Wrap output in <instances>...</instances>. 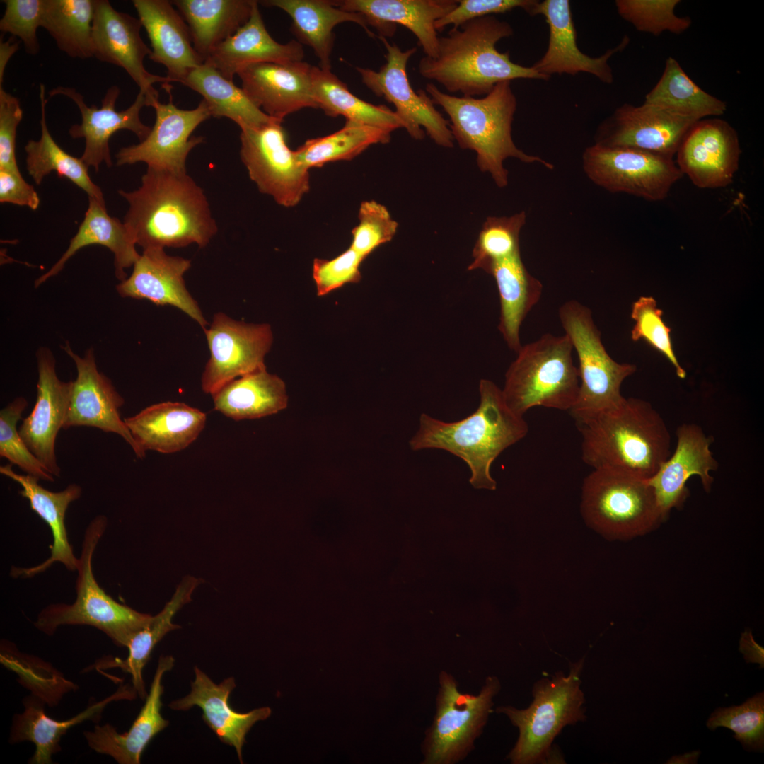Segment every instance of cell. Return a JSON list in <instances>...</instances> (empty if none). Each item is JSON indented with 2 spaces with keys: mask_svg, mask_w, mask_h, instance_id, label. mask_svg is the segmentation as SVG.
<instances>
[{
  "mask_svg": "<svg viewBox=\"0 0 764 764\" xmlns=\"http://www.w3.org/2000/svg\"><path fill=\"white\" fill-rule=\"evenodd\" d=\"M425 90L434 104L441 106L448 115L454 140L461 149L475 152L478 168L490 173L498 187H504L508 183V171L504 166L508 158L526 163H539L548 169L554 168L551 163L527 154L514 144L511 125L517 100L511 81L498 83L480 98L446 93L432 83H428Z\"/></svg>",
  "mask_w": 764,
  "mask_h": 764,
  "instance_id": "cell-5",
  "label": "cell"
},
{
  "mask_svg": "<svg viewBox=\"0 0 764 764\" xmlns=\"http://www.w3.org/2000/svg\"><path fill=\"white\" fill-rule=\"evenodd\" d=\"M644 103L694 122L721 116L727 110L724 101L698 86L672 57L666 60L659 80Z\"/></svg>",
  "mask_w": 764,
  "mask_h": 764,
  "instance_id": "cell-42",
  "label": "cell"
},
{
  "mask_svg": "<svg viewBox=\"0 0 764 764\" xmlns=\"http://www.w3.org/2000/svg\"><path fill=\"white\" fill-rule=\"evenodd\" d=\"M22 117L19 100L0 86V170L21 173L16 157V137Z\"/></svg>",
  "mask_w": 764,
  "mask_h": 764,
  "instance_id": "cell-56",
  "label": "cell"
},
{
  "mask_svg": "<svg viewBox=\"0 0 764 764\" xmlns=\"http://www.w3.org/2000/svg\"><path fill=\"white\" fill-rule=\"evenodd\" d=\"M202 581V579L192 576L183 578L163 608L156 615H151L146 625L131 638L127 646L129 650L127 658L124 660L111 658L100 661L96 665L97 669L120 668L129 673L134 689L141 700L145 699L147 693L143 679V669L149 661L155 646L168 632L181 627L173 623L172 620L183 606L191 601L192 593Z\"/></svg>",
  "mask_w": 764,
  "mask_h": 764,
  "instance_id": "cell-40",
  "label": "cell"
},
{
  "mask_svg": "<svg viewBox=\"0 0 764 764\" xmlns=\"http://www.w3.org/2000/svg\"><path fill=\"white\" fill-rule=\"evenodd\" d=\"M267 6L279 8L291 18V30L298 42L310 46L319 59L320 68L330 70V55L334 45V28L344 22L361 26L374 37L366 18L357 12L347 11L329 0H267L260 1Z\"/></svg>",
  "mask_w": 764,
  "mask_h": 764,
  "instance_id": "cell-37",
  "label": "cell"
},
{
  "mask_svg": "<svg viewBox=\"0 0 764 764\" xmlns=\"http://www.w3.org/2000/svg\"><path fill=\"white\" fill-rule=\"evenodd\" d=\"M312 84L318 108L328 116H343L346 121L378 127L390 133L403 128L395 111L386 105H376L359 98L330 70L313 66Z\"/></svg>",
  "mask_w": 764,
  "mask_h": 764,
  "instance_id": "cell-44",
  "label": "cell"
},
{
  "mask_svg": "<svg viewBox=\"0 0 764 764\" xmlns=\"http://www.w3.org/2000/svg\"><path fill=\"white\" fill-rule=\"evenodd\" d=\"M386 49V62L378 71L357 67L362 83L374 94L383 97L393 104L395 112L400 119L403 128L416 140L422 139L426 133L440 146H453V137L449 122L436 109L431 98L423 89L415 92L410 85L407 66L410 58L417 48L413 47L402 51L395 43L390 44L386 37L378 36Z\"/></svg>",
  "mask_w": 764,
  "mask_h": 764,
  "instance_id": "cell-13",
  "label": "cell"
},
{
  "mask_svg": "<svg viewBox=\"0 0 764 764\" xmlns=\"http://www.w3.org/2000/svg\"><path fill=\"white\" fill-rule=\"evenodd\" d=\"M336 6L362 14L379 36L392 37L397 24L411 31L427 57L437 56L439 36L436 21L457 6V0H342Z\"/></svg>",
  "mask_w": 764,
  "mask_h": 764,
  "instance_id": "cell-28",
  "label": "cell"
},
{
  "mask_svg": "<svg viewBox=\"0 0 764 764\" xmlns=\"http://www.w3.org/2000/svg\"><path fill=\"white\" fill-rule=\"evenodd\" d=\"M663 311L657 308L652 296H640L632 306L631 318L635 323L631 330V339L635 342L643 340L661 353L676 370L680 378L686 377V371L679 364L673 352L671 328L662 320Z\"/></svg>",
  "mask_w": 764,
  "mask_h": 764,
  "instance_id": "cell-51",
  "label": "cell"
},
{
  "mask_svg": "<svg viewBox=\"0 0 764 764\" xmlns=\"http://www.w3.org/2000/svg\"><path fill=\"white\" fill-rule=\"evenodd\" d=\"M581 511L591 528L612 540L644 535L665 520L648 478L612 469L585 478Z\"/></svg>",
  "mask_w": 764,
  "mask_h": 764,
  "instance_id": "cell-9",
  "label": "cell"
},
{
  "mask_svg": "<svg viewBox=\"0 0 764 764\" xmlns=\"http://www.w3.org/2000/svg\"><path fill=\"white\" fill-rule=\"evenodd\" d=\"M390 134L378 127L346 121L340 130L308 139L295 152L309 170L330 162L352 160L371 145L388 143Z\"/></svg>",
  "mask_w": 764,
  "mask_h": 764,
  "instance_id": "cell-46",
  "label": "cell"
},
{
  "mask_svg": "<svg viewBox=\"0 0 764 764\" xmlns=\"http://www.w3.org/2000/svg\"><path fill=\"white\" fill-rule=\"evenodd\" d=\"M204 60L249 20L255 0H174Z\"/></svg>",
  "mask_w": 764,
  "mask_h": 764,
  "instance_id": "cell-38",
  "label": "cell"
},
{
  "mask_svg": "<svg viewBox=\"0 0 764 764\" xmlns=\"http://www.w3.org/2000/svg\"><path fill=\"white\" fill-rule=\"evenodd\" d=\"M132 4L150 40L149 58L166 68L172 82L180 83L204 63L194 48L186 22L171 1L133 0Z\"/></svg>",
  "mask_w": 764,
  "mask_h": 764,
  "instance_id": "cell-29",
  "label": "cell"
},
{
  "mask_svg": "<svg viewBox=\"0 0 764 764\" xmlns=\"http://www.w3.org/2000/svg\"><path fill=\"white\" fill-rule=\"evenodd\" d=\"M436 700V714L422 743L424 764H452L475 748L500 690L496 676H489L478 695L462 693L452 675L442 671Z\"/></svg>",
  "mask_w": 764,
  "mask_h": 764,
  "instance_id": "cell-11",
  "label": "cell"
},
{
  "mask_svg": "<svg viewBox=\"0 0 764 764\" xmlns=\"http://www.w3.org/2000/svg\"><path fill=\"white\" fill-rule=\"evenodd\" d=\"M212 396L214 410L236 421L272 415L288 405L284 382L266 368L231 381Z\"/></svg>",
  "mask_w": 764,
  "mask_h": 764,
  "instance_id": "cell-39",
  "label": "cell"
},
{
  "mask_svg": "<svg viewBox=\"0 0 764 764\" xmlns=\"http://www.w3.org/2000/svg\"><path fill=\"white\" fill-rule=\"evenodd\" d=\"M206 414L180 402H161L124 419L134 441L146 453L182 451L195 441L205 427Z\"/></svg>",
  "mask_w": 764,
  "mask_h": 764,
  "instance_id": "cell-33",
  "label": "cell"
},
{
  "mask_svg": "<svg viewBox=\"0 0 764 764\" xmlns=\"http://www.w3.org/2000/svg\"><path fill=\"white\" fill-rule=\"evenodd\" d=\"M93 244L105 246L114 254L115 274L120 281L127 278L125 270L134 265L140 256L136 250L135 239L124 222L110 216L105 204L88 197L84 219L70 240L66 250L47 272L35 280V286L56 276L76 252Z\"/></svg>",
  "mask_w": 764,
  "mask_h": 764,
  "instance_id": "cell-36",
  "label": "cell"
},
{
  "mask_svg": "<svg viewBox=\"0 0 764 764\" xmlns=\"http://www.w3.org/2000/svg\"><path fill=\"white\" fill-rule=\"evenodd\" d=\"M741 154L739 135L728 122L702 119L683 137L676 154V165L697 187L721 188L732 183Z\"/></svg>",
  "mask_w": 764,
  "mask_h": 764,
  "instance_id": "cell-18",
  "label": "cell"
},
{
  "mask_svg": "<svg viewBox=\"0 0 764 764\" xmlns=\"http://www.w3.org/2000/svg\"><path fill=\"white\" fill-rule=\"evenodd\" d=\"M191 261L170 256L163 248L143 250L133 265L131 275L116 286L122 297L146 299L157 306L179 308L197 322L204 331L208 323L197 303L187 291L183 276Z\"/></svg>",
  "mask_w": 764,
  "mask_h": 764,
  "instance_id": "cell-24",
  "label": "cell"
},
{
  "mask_svg": "<svg viewBox=\"0 0 764 764\" xmlns=\"http://www.w3.org/2000/svg\"><path fill=\"white\" fill-rule=\"evenodd\" d=\"M558 314L579 360V394L569 410L577 425L621 404L625 398L620 392L621 385L637 367L619 363L609 355L586 306L569 300L560 306Z\"/></svg>",
  "mask_w": 764,
  "mask_h": 764,
  "instance_id": "cell-10",
  "label": "cell"
},
{
  "mask_svg": "<svg viewBox=\"0 0 764 764\" xmlns=\"http://www.w3.org/2000/svg\"><path fill=\"white\" fill-rule=\"evenodd\" d=\"M582 167L596 185L650 202L666 198L683 176L673 158L642 150L594 144L582 154Z\"/></svg>",
  "mask_w": 764,
  "mask_h": 764,
  "instance_id": "cell-12",
  "label": "cell"
},
{
  "mask_svg": "<svg viewBox=\"0 0 764 764\" xmlns=\"http://www.w3.org/2000/svg\"><path fill=\"white\" fill-rule=\"evenodd\" d=\"M528 13L542 15L549 28V40L543 56L531 67L548 80L553 74L576 75L580 72L590 74L601 82L613 83V70L608 64L610 58L623 50L629 44L625 35L620 42L608 50L598 57H591L583 53L577 44V32L572 18L569 0L535 1Z\"/></svg>",
  "mask_w": 764,
  "mask_h": 764,
  "instance_id": "cell-21",
  "label": "cell"
},
{
  "mask_svg": "<svg viewBox=\"0 0 764 764\" xmlns=\"http://www.w3.org/2000/svg\"><path fill=\"white\" fill-rule=\"evenodd\" d=\"M107 523L106 517L99 515L88 524L78 558L76 599L71 604L54 603L42 609L34 623L40 631L52 635L62 625H89L104 632L117 646L127 647L150 620L151 615L114 600L94 577L93 554Z\"/></svg>",
  "mask_w": 764,
  "mask_h": 764,
  "instance_id": "cell-7",
  "label": "cell"
},
{
  "mask_svg": "<svg viewBox=\"0 0 764 764\" xmlns=\"http://www.w3.org/2000/svg\"><path fill=\"white\" fill-rule=\"evenodd\" d=\"M204 332L210 352L201 378L205 393L212 395L231 381L266 368L273 341L269 324L247 323L218 312Z\"/></svg>",
  "mask_w": 764,
  "mask_h": 764,
  "instance_id": "cell-15",
  "label": "cell"
},
{
  "mask_svg": "<svg viewBox=\"0 0 764 764\" xmlns=\"http://www.w3.org/2000/svg\"><path fill=\"white\" fill-rule=\"evenodd\" d=\"M303 57L299 42L291 40L281 44L271 37L263 22L258 1H255L248 22L218 45L204 62L233 81L241 69L250 64L301 62Z\"/></svg>",
  "mask_w": 764,
  "mask_h": 764,
  "instance_id": "cell-34",
  "label": "cell"
},
{
  "mask_svg": "<svg viewBox=\"0 0 764 764\" xmlns=\"http://www.w3.org/2000/svg\"><path fill=\"white\" fill-rule=\"evenodd\" d=\"M695 122L644 103L638 106L625 103L600 124L595 143L629 147L673 158L683 137Z\"/></svg>",
  "mask_w": 764,
  "mask_h": 764,
  "instance_id": "cell-22",
  "label": "cell"
},
{
  "mask_svg": "<svg viewBox=\"0 0 764 764\" xmlns=\"http://www.w3.org/2000/svg\"><path fill=\"white\" fill-rule=\"evenodd\" d=\"M6 6L0 30L18 37L26 52L35 55L40 50L37 30L41 27L45 0H4Z\"/></svg>",
  "mask_w": 764,
  "mask_h": 764,
  "instance_id": "cell-53",
  "label": "cell"
},
{
  "mask_svg": "<svg viewBox=\"0 0 764 764\" xmlns=\"http://www.w3.org/2000/svg\"><path fill=\"white\" fill-rule=\"evenodd\" d=\"M282 122L242 129L240 156L261 192L272 196L279 205L292 207L308 192L310 175L295 151L288 146Z\"/></svg>",
  "mask_w": 764,
  "mask_h": 764,
  "instance_id": "cell-14",
  "label": "cell"
},
{
  "mask_svg": "<svg viewBox=\"0 0 764 764\" xmlns=\"http://www.w3.org/2000/svg\"><path fill=\"white\" fill-rule=\"evenodd\" d=\"M151 107L156 120L149 135L137 144L123 147L115 154L117 166L144 162L148 168L174 173H186V159L191 150L203 143L202 137L192 136L195 129L212 117L202 99L192 110L178 108L171 100L158 99Z\"/></svg>",
  "mask_w": 764,
  "mask_h": 764,
  "instance_id": "cell-16",
  "label": "cell"
},
{
  "mask_svg": "<svg viewBox=\"0 0 764 764\" xmlns=\"http://www.w3.org/2000/svg\"><path fill=\"white\" fill-rule=\"evenodd\" d=\"M483 270L494 277L497 286L500 301L498 329L509 349L517 352L522 346L520 328L540 301L543 284L526 269L520 250L491 262Z\"/></svg>",
  "mask_w": 764,
  "mask_h": 764,
  "instance_id": "cell-35",
  "label": "cell"
},
{
  "mask_svg": "<svg viewBox=\"0 0 764 764\" xmlns=\"http://www.w3.org/2000/svg\"><path fill=\"white\" fill-rule=\"evenodd\" d=\"M94 0H45L41 27L73 58L93 57Z\"/></svg>",
  "mask_w": 764,
  "mask_h": 764,
  "instance_id": "cell-45",
  "label": "cell"
},
{
  "mask_svg": "<svg viewBox=\"0 0 764 764\" xmlns=\"http://www.w3.org/2000/svg\"><path fill=\"white\" fill-rule=\"evenodd\" d=\"M680 0H617L619 16L639 32L655 36L668 31L681 34L691 25L690 17L678 16L675 8Z\"/></svg>",
  "mask_w": 764,
  "mask_h": 764,
  "instance_id": "cell-48",
  "label": "cell"
},
{
  "mask_svg": "<svg viewBox=\"0 0 764 764\" xmlns=\"http://www.w3.org/2000/svg\"><path fill=\"white\" fill-rule=\"evenodd\" d=\"M137 695L133 686H121L111 695L88 705L83 712L64 721H57L47 716L44 700L40 697L27 696L23 701V712L13 716L9 742L31 741L35 746V751L29 763H52V756L61 751L59 741L69 729L86 720L98 721L108 704L119 700H132Z\"/></svg>",
  "mask_w": 764,
  "mask_h": 764,
  "instance_id": "cell-32",
  "label": "cell"
},
{
  "mask_svg": "<svg viewBox=\"0 0 764 764\" xmlns=\"http://www.w3.org/2000/svg\"><path fill=\"white\" fill-rule=\"evenodd\" d=\"M139 18L115 10L108 0H94L92 25L93 57L122 68L151 101L158 99L154 84L160 83L170 93L172 81L149 72L144 60L151 50L144 43Z\"/></svg>",
  "mask_w": 764,
  "mask_h": 764,
  "instance_id": "cell-17",
  "label": "cell"
},
{
  "mask_svg": "<svg viewBox=\"0 0 764 764\" xmlns=\"http://www.w3.org/2000/svg\"><path fill=\"white\" fill-rule=\"evenodd\" d=\"M479 392L477 410L458 421L446 422L422 414L409 445L413 451L441 449L458 457L468 465L469 482L475 488L494 490L492 464L502 451L526 436L528 425L523 417L508 407L502 389L494 382L481 379Z\"/></svg>",
  "mask_w": 764,
  "mask_h": 764,
  "instance_id": "cell-2",
  "label": "cell"
},
{
  "mask_svg": "<svg viewBox=\"0 0 764 764\" xmlns=\"http://www.w3.org/2000/svg\"><path fill=\"white\" fill-rule=\"evenodd\" d=\"M359 224L352 229L350 248L366 257L375 249L390 241L398 224L387 208L374 201H364L359 209Z\"/></svg>",
  "mask_w": 764,
  "mask_h": 764,
  "instance_id": "cell-52",
  "label": "cell"
},
{
  "mask_svg": "<svg viewBox=\"0 0 764 764\" xmlns=\"http://www.w3.org/2000/svg\"><path fill=\"white\" fill-rule=\"evenodd\" d=\"M195 679L188 695L172 701L170 709L187 711L194 706L202 710V719L224 743L236 749L238 760L243 763L242 748L245 736L258 721L268 718L272 710L264 707L248 712H238L231 707L229 696L236 688L233 677H228L219 684L215 683L198 667L194 668Z\"/></svg>",
  "mask_w": 764,
  "mask_h": 764,
  "instance_id": "cell-27",
  "label": "cell"
},
{
  "mask_svg": "<svg viewBox=\"0 0 764 764\" xmlns=\"http://www.w3.org/2000/svg\"><path fill=\"white\" fill-rule=\"evenodd\" d=\"M365 260L350 247L331 260L316 258L313 264V278L318 296H324L347 283L361 279L359 267Z\"/></svg>",
  "mask_w": 764,
  "mask_h": 764,
  "instance_id": "cell-54",
  "label": "cell"
},
{
  "mask_svg": "<svg viewBox=\"0 0 764 764\" xmlns=\"http://www.w3.org/2000/svg\"><path fill=\"white\" fill-rule=\"evenodd\" d=\"M534 2L535 0H457V6L436 21L434 27L439 32L450 25L458 28L468 21L506 13L516 8L528 13Z\"/></svg>",
  "mask_w": 764,
  "mask_h": 764,
  "instance_id": "cell-55",
  "label": "cell"
},
{
  "mask_svg": "<svg viewBox=\"0 0 764 764\" xmlns=\"http://www.w3.org/2000/svg\"><path fill=\"white\" fill-rule=\"evenodd\" d=\"M41 108V135L38 140L30 139L25 146V165L28 174L37 185L52 171L60 178L64 177L84 190L89 197L105 204L101 189L92 180L88 167L81 158L74 157L62 149L52 138L46 122L45 85H40Z\"/></svg>",
  "mask_w": 764,
  "mask_h": 764,
  "instance_id": "cell-43",
  "label": "cell"
},
{
  "mask_svg": "<svg viewBox=\"0 0 764 764\" xmlns=\"http://www.w3.org/2000/svg\"><path fill=\"white\" fill-rule=\"evenodd\" d=\"M584 662L582 658L572 664L568 675L558 671L550 679L537 681L533 688V702L528 708H497L519 731L518 740L508 755L511 763H545L560 731L567 725L585 720V699L580 688Z\"/></svg>",
  "mask_w": 764,
  "mask_h": 764,
  "instance_id": "cell-8",
  "label": "cell"
},
{
  "mask_svg": "<svg viewBox=\"0 0 764 764\" xmlns=\"http://www.w3.org/2000/svg\"><path fill=\"white\" fill-rule=\"evenodd\" d=\"M526 221L523 211L510 216L487 217L475 243L468 270H483L491 262L520 250L519 234Z\"/></svg>",
  "mask_w": 764,
  "mask_h": 764,
  "instance_id": "cell-47",
  "label": "cell"
},
{
  "mask_svg": "<svg viewBox=\"0 0 764 764\" xmlns=\"http://www.w3.org/2000/svg\"><path fill=\"white\" fill-rule=\"evenodd\" d=\"M711 729L724 727L748 750L763 751L764 744V694L760 693L739 706L717 709L709 718Z\"/></svg>",
  "mask_w": 764,
  "mask_h": 764,
  "instance_id": "cell-50",
  "label": "cell"
},
{
  "mask_svg": "<svg viewBox=\"0 0 764 764\" xmlns=\"http://www.w3.org/2000/svg\"><path fill=\"white\" fill-rule=\"evenodd\" d=\"M740 650L747 662H758L763 666V649L754 642L751 632H746L742 635Z\"/></svg>",
  "mask_w": 764,
  "mask_h": 764,
  "instance_id": "cell-58",
  "label": "cell"
},
{
  "mask_svg": "<svg viewBox=\"0 0 764 764\" xmlns=\"http://www.w3.org/2000/svg\"><path fill=\"white\" fill-rule=\"evenodd\" d=\"M180 83L203 97L212 117L231 119L241 130L259 129L279 120L257 108L242 88L207 62L192 69Z\"/></svg>",
  "mask_w": 764,
  "mask_h": 764,
  "instance_id": "cell-41",
  "label": "cell"
},
{
  "mask_svg": "<svg viewBox=\"0 0 764 764\" xmlns=\"http://www.w3.org/2000/svg\"><path fill=\"white\" fill-rule=\"evenodd\" d=\"M38 380L37 398L30 414L23 419L19 434L30 451L53 476L61 469L55 454L57 434L63 429L68 412L73 381H61L51 351L42 347L37 352Z\"/></svg>",
  "mask_w": 764,
  "mask_h": 764,
  "instance_id": "cell-23",
  "label": "cell"
},
{
  "mask_svg": "<svg viewBox=\"0 0 764 764\" xmlns=\"http://www.w3.org/2000/svg\"><path fill=\"white\" fill-rule=\"evenodd\" d=\"M18 49V42L1 41L0 43V86H2L3 78L6 66L11 57Z\"/></svg>",
  "mask_w": 764,
  "mask_h": 764,
  "instance_id": "cell-59",
  "label": "cell"
},
{
  "mask_svg": "<svg viewBox=\"0 0 764 764\" xmlns=\"http://www.w3.org/2000/svg\"><path fill=\"white\" fill-rule=\"evenodd\" d=\"M62 349L74 361L77 371L63 429L91 427L117 434L131 446L137 458H144L146 453L138 446L121 419L120 409L124 399L111 380L98 370L93 350L89 349L81 357L69 343Z\"/></svg>",
  "mask_w": 764,
  "mask_h": 764,
  "instance_id": "cell-20",
  "label": "cell"
},
{
  "mask_svg": "<svg viewBox=\"0 0 764 764\" xmlns=\"http://www.w3.org/2000/svg\"><path fill=\"white\" fill-rule=\"evenodd\" d=\"M572 350L565 334L546 333L522 345L506 372L502 389L508 407L522 417L537 406L570 410L580 383Z\"/></svg>",
  "mask_w": 764,
  "mask_h": 764,
  "instance_id": "cell-6",
  "label": "cell"
},
{
  "mask_svg": "<svg viewBox=\"0 0 764 764\" xmlns=\"http://www.w3.org/2000/svg\"><path fill=\"white\" fill-rule=\"evenodd\" d=\"M0 202L36 210L40 200L34 187L23 179L21 173L0 170Z\"/></svg>",
  "mask_w": 764,
  "mask_h": 764,
  "instance_id": "cell-57",
  "label": "cell"
},
{
  "mask_svg": "<svg viewBox=\"0 0 764 764\" xmlns=\"http://www.w3.org/2000/svg\"><path fill=\"white\" fill-rule=\"evenodd\" d=\"M28 406L23 397H17L0 411V456L17 465L27 475L54 482V476L30 451L17 429L18 422Z\"/></svg>",
  "mask_w": 764,
  "mask_h": 764,
  "instance_id": "cell-49",
  "label": "cell"
},
{
  "mask_svg": "<svg viewBox=\"0 0 764 764\" xmlns=\"http://www.w3.org/2000/svg\"><path fill=\"white\" fill-rule=\"evenodd\" d=\"M311 64L301 62L250 64L237 75L252 102L271 117L283 121L305 108H318Z\"/></svg>",
  "mask_w": 764,
  "mask_h": 764,
  "instance_id": "cell-25",
  "label": "cell"
},
{
  "mask_svg": "<svg viewBox=\"0 0 764 764\" xmlns=\"http://www.w3.org/2000/svg\"><path fill=\"white\" fill-rule=\"evenodd\" d=\"M581 458L594 469H612L649 478L671 455V436L660 414L644 400L618 406L577 424Z\"/></svg>",
  "mask_w": 764,
  "mask_h": 764,
  "instance_id": "cell-4",
  "label": "cell"
},
{
  "mask_svg": "<svg viewBox=\"0 0 764 764\" xmlns=\"http://www.w3.org/2000/svg\"><path fill=\"white\" fill-rule=\"evenodd\" d=\"M120 90L118 86L110 87L101 101V107L96 105L88 107L83 96L73 88L58 86L49 92L50 96L62 95L72 100L79 108L81 117V124L72 125L69 130L73 139L83 138L85 148L80 157L89 168L98 172L102 163L108 168L112 166L109 147L110 137L121 129L134 133L140 141L149 134L151 127L140 120L143 107L150 106L147 96L139 91L134 102L127 109L118 111L115 109Z\"/></svg>",
  "mask_w": 764,
  "mask_h": 764,
  "instance_id": "cell-19",
  "label": "cell"
},
{
  "mask_svg": "<svg viewBox=\"0 0 764 764\" xmlns=\"http://www.w3.org/2000/svg\"><path fill=\"white\" fill-rule=\"evenodd\" d=\"M174 664L172 656H160L145 703L127 732L120 734L110 724L96 725L93 730L83 732L92 750L111 756L120 764L141 763L142 752L150 741L169 724L161 713L164 689L162 679Z\"/></svg>",
  "mask_w": 764,
  "mask_h": 764,
  "instance_id": "cell-30",
  "label": "cell"
},
{
  "mask_svg": "<svg viewBox=\"0 0 764 764\" xmlns=\"http://www.w3.org/2000/svg\"><path fill=\"white\" fill-rule=\"evenodd\" d=\"M129 204L124 224L144 250L205 247L217 232L202 189L186 173L147 168L136 190H118Z\"/></svg>",
  "mask_w": 764,
  "mask_h": 764,
  "instance_id": "cell-1",
  "label": "cell"
},
{
  "mask_svg": "<svg viewBox=\"0 0 764 764\" xmlns=\"http://www.w3.org/2000/svg\"><path fill=\"white\" fill-rule=\"evenodd\" d=\"M12 465L11 463L1 465V474L20 485L22 490L19 494L29 501L31 509L48 525L53 543L50 546V556L46 560L32 567H12L11 575L13 578H30L45 572L56 562L62 563L69 570H76L78 558L69 541L65 516L71 502L81 497V487L71 484L62 491L51 492L39 485L38 478L14 472Z\"/></svg>",
  "mask_w": 764,
  "mask_h": 764,
  "instance_id": "cell-31",
  "label": "cell"
},
{
  "mask_svg": "<svg viewBox=\"0 0 764 764\" xmlns=\"http://www.w3.org/2000/svg\"><path fill=\"white\" fill-rule=\"evenodd\" d=\"M513 34L511 25L494 16L468 21L439 37L437 56L422 57L418 72L451 93L470 97L485 96L502 81L545 80L531 66L513 62L508 52L497 50L500 40Z\"/></svg>",
  "mask_w": 764,
  "mask_h": 764,
  "instance_id": "cell-3",
  "label": "cell"
},
{
  "mask_svg": "<svg viewBox=\"0 0 764 764\" xmlns=\"http://www.w3.org/2000/svg\"><path fill=\"white\" fill-rule=\"evenodd\" d=\"M676 436L674 452L648 478L665 519L671 509L685 501L688 495L686 482L690 477L698 476L704 490L710 492L713 482L711 472L718 468L710 450L713 439L700 427L695 424H681L677 429Z\"/></svg>",
  "mask_w": 764,
  "mask_h": 764,
  "instance_id": "cell-26",
  "label": "cell"
}]
</instances>
